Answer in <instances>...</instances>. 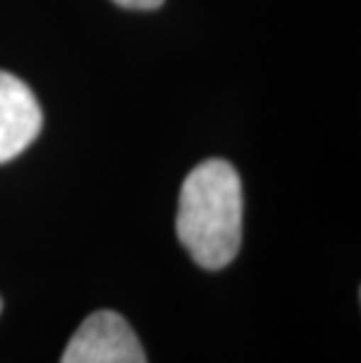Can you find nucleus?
I'll list each match as a JSON object with an SVG mask.
<instances>
[{
    "mask_svg": "<svg viewBox=\"0 0 361 363\" xmlns=\"http://www.w3.org/2000/svg\"><path fill=\"white\" fill-rule=\"evenodd\" d=\"M0 310H3V300H0Z\"/></svg>",
    "mask_w": 361,
    "mask_h": 363,
    "instance_id": "5",
    "label": "nucleus"
},
{
    "mask_svg": "<svg viewBox=\"0 0 361 363\" xmlns=\"http://www.w3.org/2000/svg\"><path fill=\"white\" fill-rule=\"evenodd\" d=\"M176 235L199 267L223 269L242 244V181L226 160H206L186 176Z\"/></svg>",
    "mask_w": 361,
    "mask_h": 363,
    "instance_id": "1",
    "label": "nucleus"
},
{
    "mask_svg": "<svg viewBox=\"0 0 361 363\" xmlns=\"http://www.w3.org/2000/svg\"><path fill=\"white\" fill-rule=\"evenodd\" d=\"M61 363H148L134 328L118 312L89 314L68 340Z\"/></svg>",
    "mask_w": 361,
    "mask_h": 363,
    "instance_id": "2",
    "label": "nucleus"
},
{
    "mask_svg": "<svg viewBox=\"0 0 361 363\" xmlns=\"http://www.w3.org/2000/svg\"><path fill=\"white\" fill-rule=\"evenodd\" d=\"M43 129V111L30 87L0 71V164L21 155Z\"/></svg>",
    "mask_w": 361,
    "mask_h": 363,
    "instance_id": "3",
    "label": "nucleus"
},
{
    "mask_svg": "<svg viewBox=\"0 0 361 363\" xmlns=\"http://www.w3.org/2000/svg\"><path fill=\"white\" fill-rule=\"evenodd\" d=\"M120 7H129V10H155L165 3V0H113Z\"/></svg>",
    "mask_w": 361,
    "mask_h": 363,
    "instance_id": "4",
    "label": "nucleus"
}]
</instances>
